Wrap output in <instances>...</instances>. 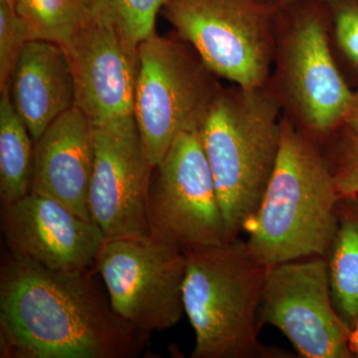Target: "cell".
Masks as SVG:
<instances>
[{"label": "cell", "instance_id": "cell-18", "mask_svg": "<svg viewBox=\"0 0 358 358\" xmlns=\"http://www.w3.org/2000/svg\"><path fill=\"white\" fill-rule=\"evenodd\" d=\"M29 40L65 45L92 16V0H13Z\"/></svg>", "mask_w": 358, "mask_h": 358}, {"label": "cell", "instance_id": "cell-24", "mask_svg": "<svg viewBox=\"0 0 358 358\" xmlns=\"http://www.w3.org/2000/svg\"><path fill=\"white\" fill-rule=\"evenodd\" d=\"M350 348L355 357H358V317L350 336Z\"/></svg>", "mask_w": 358, "mask_h": 358}, {"label": "cell", "instance_id": "cell-16", "mask_svg": "<svg viewBox=\"0 0 358 358\" xmlns=\"http://www.w3.org/2000/svg\"><path fill=\"white\" fill-rule=\"evenodd\" d=\"M338 231L329 251V279L336 310L350 329L358 317V195L338 201Z\"/></svg>", "mask_w": 358, "mask_h": 358}, {"label": "cell", "instance_id": "cell-14", "mask_svg": "<svg viewBox=\"0 0 358 358\" xmlns=\"http://www.w3.org/2000/svg\"><path fill=\"white\" fill-rule=\"evenodd\" d=\"M95 164L93 124L76 107L52 122L34 145L31 192L92 220L89 193Z\"/></svg>", "mask_w": 358, "mask_h": 358}, {"label": "cell", "instance_id": "cell-9", "mask_svg": "<svg viewBox=\"0 0 358 358\" xmlns=\"http://www.w3.org/2000/svg\"><path fill=\"white\" fill-rule=\"evenodd\" d=\"M95 268L113 310L141 331H166L182 319V250L152 236L112 238L103 242Z\"/></svg>", "mask_w": 358, "mask_h": 358}, {"label": "cell", "instance_id": "cell-10", "mask_svg": "<svg viewBox=\"0 0 358 358\" xmlns=\"http://www.w3.org/2000/svg\"><path fill=\"white\" fill-rule=\"evenodd\" d=\"M259 322L277 327L306 358H352V329L334 305L329 262L310 257L267 268Z\"/></svg>", "mask_w": 358, "mask_h": 358}, {"label": "cell", "instance_id": "cell-20", "mask_svg": "<svg viewBox=\"0 0 358 358\" xmlns=\"http://www.w3.org/2000/svg\"><path fill=\"white\" fill-rule=\"evenodd\" d=\"M322 143H327L326 150L322 148V150L333 173L339 197L357 196L358 134L345 126H341Z\"/></svg>", "mask_w": 358, "mask_h": 358}, {"label": "cell", "instance_id": "cell-13", "mask_svg": "<svg viewBox=\"0 0 358 358\" xmlns=\"http://www.w3.org/2000/svg\"><path fill=\"white\" fill-rule=\"evenodd\" d=\"M0 223L7 250L62 272L94 267L106 240L93 220L80 217L55 199L32 192L1 205Z\"/></svg>", "mask_w": 358, "mask_h": 358}, {"label": "cell", "instance_id": "cell-22", "mask_svg": "<svg viewBox=\"0 0 358 358\" xmlns=\"http://www.w3.org/2000/svg\"><path fill=\"white\" fill-rule=\"evenodd\" d=\"M28 41L27 30L16 13L13 0H0V91L8 86Z\"/></svg>", "mask_w": 358, "mask_h": 358}, {"label": "cell", "instance_id": "cell-21", "mask_svg": "<svg viewBox=\"0 0 358 358\" xmlns=\"http://www.w3.org/2000/svg\"><path fill=\"white\" fill-rule=\"evenodd\" d=\"M329 13V39L334 58L358 72V0H324Z\"/></svg>", "mask_w": 358, "mask_h": 358}, {"label": "cell", "instance_id": "cell-1", "mask_svg": "<svg viewBox=\"0 0 358 358\" xmlns=\"http://www.w3.org/2000/svg\"><path fill=\"white\" fill-rule=\"evenodd\" d=\"M95 266L62 272L3 252L0 357L134 358L150 334L113 310Z\"/></svg>", "mask_w": 358, "mask_h": 358}, {"label": "cell", "instance_id": "cell-26", "mask_svg": "<svg viewBox=\"0 0 358 358\" xmlns=\"http://www.w3.org/2000/svg\"><path fill=\"white\" fill-rule=\"evenodd\" d=\"M262 1H267V2H268V0H262Z\"/></svg>", "mask_w": 358, "mask_h": 358}, {"label": "cell", "instance_id": "cell-15", "mask_svg": "<svg viewBox=\"0 0 358 358\" xmlns=\"http://www.w3.org/2000/svg\"><path fill=\"white\" fill-rule=\"evenodd\" d=\"M8 90L14 110L35 145L52 122L75 108L74 77L64 47L46 40H29Z\"/></svg>", "mask_w": 358, "mask_h": 358}, {"label": "cell", "instance_id": "cell-8", "mask_svg": "<svg viewBox=\"0 0 358 358\" xmlns=\"http://www.w3.org/2000/svg\"><path fill=\"white\" fill-rule=\"evenodd\" d=\"M148 218L150 236L183 252L229 242L199 129L181 134L152 167Z\"/></svg>", "mask_w": 358, "mask_h": 358}, {"label": "cell", "instance_id": "cell-7", "mask_svg": "<svg viewBox=\"0 0 358 358\" xmlns=\"http://www.w3.org/2000/svg\"><path fill=\"white\" fill-rule=\"evenodd\" d=\"M275 10L262 0H166L160 13L216 76L256 89L272 72Z\"/></svg>", "mask_w": 358, "mask_h": 358}, {"label": "cell", "instance_id": "cell-2", "mask_svg": "<svg viewBox=\"0 0 358 358\" xmlns=\"http://www.w3.org/2000/svg\"><path fill=\"white\" fill-rule=\"evenodd\" d=\"M339 200L322 143L282 115L274 171L245 226L252 255L266 267L327 255L338 231Z\"/></svg>", "mask_w": 358, "mask_h": 358}, {"label": "cell", "instance_id": "cell-25", "mask_svg": "<svg viewBox=\"0 0 358 358\" xmlns=\"http://www.w3.org/2000/svg\"><path fill=\"white\" fill-rule=\"evenodd\" d=\"M294 1H296V0H268V2L275 8H281V7L289 6Z\"/></svg>", "mask_w": 358, "mask_h": 358}, {"label": "cell", "instance_id": "cell-23", "mask_svg": "<svg viewBox=\"0 0 358 358\" xmlns=\"http://www.w3.org/2000/svg\"><path fill=\"white\" fill-rule=\"evenodd\" d=\"M343 126L358 134V91L353 92L352 102L346 113Z\"/></svg>", "mask_w": 358, "mask_h": 358}, {"label": "cell", "instance_id": "cell-3", "mask_svg": "<svg viewBox=\"0 0 358 358\" xmlns=\"http://www.w3.org/2000/svg\"><path fill=\"white\" fill-rule=\"evenodd\" d=\"M282 110L270 90L222 87L199 129L229 241L255 215L277 162Z\"/></svg>", "mask_w": 358, "mask_h": 358}, {"label": "cell", "instance_id": "cell-12", "mask_svg": "<svg viewBox=\"0 0 358 358\" xmlns=\"http://www.w3.org/2000/svg\"><path fill=\"white\" fill-rule=\"evenodd\" d=\"M75 83V107L93 127L134 115L140 55L121 30L92 16L63 45Z\"/></svg>", "mask_w": 358, "mask_h": 358}, {"label": "cell", "instance_id": "cell-17", "mask_svg": "<svg viewBox=\"0 0 358 358\" xmlns=\"http://www.w3.org/2000/svg\"><path fill=\"white\" fill-rule=\"evenodd\" d=\"M0 93V200L6 205L31 192L35 145L14 110L8 86Z\"/></svg>", "mask_w": 358, "mask_h": 358}, {"label": "cell", "instance_id": "cell-4", "mask_svg": "<svg viewBox=\"0 0 358 358\" xmlns=\"http://www.w3.org/2000/svg\"><path fill=\"white\" fill-rule=\"evenodd\" d=\"M185 253L183 303L195 334L192 357H267L259 341V313L268 267L239 237Z\"/></svg>", "mask_w": 358, "mask_h": 358}, {"label": "cell", "instance_id": "cell-11", "mask_svg": "<svg viewBox=\"0 0 358 358\" xmlns=\"http://www.w3.org/2000/svg\"><path fill=\"white\" fill-rule=\"evenodd\" d=\"M91 218L106 239L150 237L148 195L152 166L134 115L95 126Z\"/></svg>", "mask_w": 358, "mask_h": 358}, {"label": "cell", "instance_id": "cell-19", "mask_svg": "<svg viewBox=\"0 0 358 358\" xmlns=\"http://www.w3.org/2000/svg\"><path fill=\"white\" fill-rule=\"evenodd\" d=\"M166 0H92L94 17L115 26L136 45L155 34Z\"/></svg>", "mask_w": 358, "mask_h": 358}, {"label": "cell", "instance_id": "cell-6", "mask_svg": "<svg viewBox=\"0 0 358 358\" xmlns=\"http://www.w3.org/2000/svg\"><path fill=\"white\" fill-rule=\"evenodd\" d=\"M138 55L134 117L154 167L181 134L201 128L223 86L174 31L143 40Z\"/></svg>", "mask_w": 358, "mask_h": 358}, {"label": "cell", "instance_id": "cell-5", "mask_svg": "<svg viewBox=\"0 0 358 358\" xmlns=\"http://www.w3.org/2000/svg\"><path fill=\"white\" fill-rule=\"evenodd\" d=\"M267 88L282 114L322 143L345 124L353 92L334 58L324 0H296L275 14Z\"/></svg>", "mask_w": 358, "mask_h": 358}]
</instances>
